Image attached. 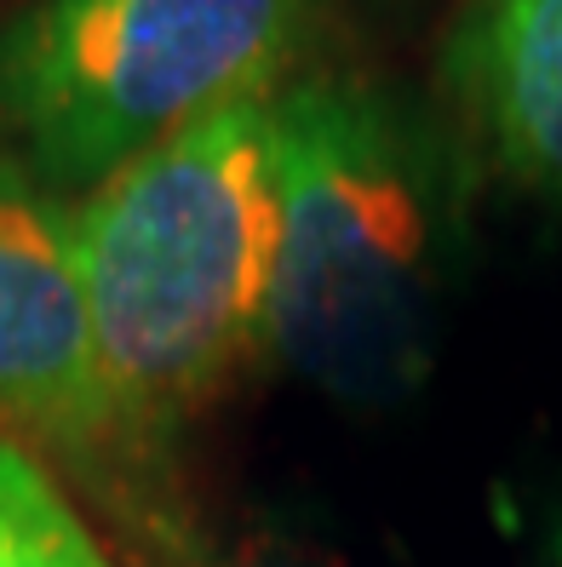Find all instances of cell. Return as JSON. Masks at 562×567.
<instances>
[{"instance_id":"obj_1","label":"cell","mask_w":562,"mask_h":567,"mask_svg":"<svg viewBox=\"0 0 562 567\" xmlns=\"http://www.w3.org/2000/svg\"><path fill=\"white\" fill-rule=\"evenodd\" d=\"M110 408L139 447L264 355L276 264V92L213 110L70 207Z\"/></svg>"},{"instance_id":"obj_2","label":"cell","mask_w":562,"mask_h":567,"mask_svg":"<svg viewBox=\"0 0 562 567\" xmlns=\"http://www.w3.org/2000/svg\"><path fill=\"white\" fill-rule=\"evenodd\" d=\"M431 178L368 86L293 75L276 92V264L264 350L339 402H390L431 355Z\"/></svg>"},{"instance_id":"obj_3","label":"cell","mask_w":562,"mask_h":567,"mask_svg":"<svg viewBox=\"0 0 562 567\" xmlns=\"http://www.w3.org/2000/svg\"><path fill=\"white\" fill-rule=\"evenodd\" d=\"M316 0H35L0 23V138L92 189L213 110L293 81Z\"/></svg>"},{"instance_id":"obj_4","label":"cell","mask_w":562,"mask_h":567,"mask_svg":"<svg viewBox=\"0 0 562 567\" xmlns=\"http://www.w3.org/2000/svg\"><path fill=\"white\" fill-rule=\"evenodd\" d=\"M0 436L35 447L75 482L139 458L92 355V321L70 252V207L0 166Z\"/></svg>"},{"instance_id":"obj_5","label":"cell","mask_w":562,"mask_h":567,"mask_svg":"<svg viewBox=\"0 0 562 567\" xmlns=\"http://www.w3.org/2000/svg\"><path fill=\"white\" fill-rule=\"evenodd\" d=\"M448 75L493 166L562 195V0H466Z\"/></svg>"},{"instance_id":"obj_6","label":"cell","mask_w":562,"mask_h":567,"mask_svg":"<svg viewBox=\"0 0 562 567\" xmlns=\"http://www.w3.org/2000/svg\"><path fill=\"white\" fill-rule=\"evenodd\" d=\"M86 493L126 567H316L264 527H247L184 493L155 453L115 464Z\"/></svg>"},{"instance_id":"obj_7","label":"cell","mask_w":562,"mask_h":567,"mask_svg":"<svg viewBox=\"0 0 562 567\" xmlns=\"http://www.w3.org/2000/svg\"><path fill=\"white\" fill-rule=\"evenodd\" d=\"M0 567H115L52 464L0 436Z\"/></svg>"}]
</instances>
